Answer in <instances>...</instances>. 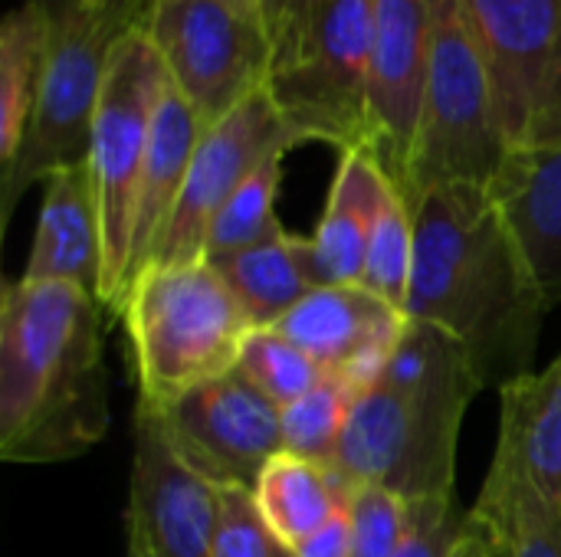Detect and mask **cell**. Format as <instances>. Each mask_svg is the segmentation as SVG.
Masks as SVG:
<instances>
[{"label":"cell","instance_id":"obj_1","mask_svg":"<svg viewBox=\"0 0 561 557\" xmlns=\"http://www.w3.org/2000/svg\"><path fill=\"white\" fill-rule=\"evenodd\" d=\"M414 269L404 315L444 328L483 387L533 374L549 312L536 276L486 187L440 184L414 204Z\"/></svg>","mask_w":561,"mask_h":557},{"label":"cell","instance_id":"obj_2","mask_svg":"<svg viewBox=\"0 0 561 557\" xmlns=\"http://www.w3.org/2000/svg\"><path fill=\"white\" fill-rule=\"evenodd\" d=\"M95 292L16 279L0 299V460L49 466L108 433V371Z\"/></svg>","mask_w":561,"mask_h":557},{"label":"cell","instance_id":"obj_3","mask_svg":"<svg viewBox=\"0 0 561 557\" xmlns=\"http://www.w3.org/2000/svg\"><path fill=\"white\" fill-rule=\"evenodd\" d=\"M480 391L467 351L444 328L408 318L381 378L352 407L332 473L404 502L457 496L460 423Z\"/></svg>","mask_w":561,"mask_h":557},{"label":"cell","instance_id":"obj_4","mask_svg":"<svg viewBox=\"0 0 561 557\" xmlns=\"http://www.w3.org/2000/svg\"><path fill=\"white\" fill-rule=\"evenodd\" d=\"M138 404L164 410L187 391L233 371L256 332L210 263H154L141 269L118 312Z\"/></svg>","mask_w":561,"mask_h":557},{"label":"cell","instance_id":"obj_5","mask_svg":"<svg viewBox=\"0 0 561 557\" xmlns=\"http://www.w3.org/2000/svg\"><path fill=\"white\" fill-rule=\"evenodd\" d=\"M375 0H319L296 43L270 66L266 92L299 144L371 151Z\"/></svg>","mask_w":561,"mask_h":557},{"label":"cell","instance_id":"obj_6","mask_svg":"<svg viewBox=\"0 0 561 557\" xmlns=\"http://www.w3.org/2000/svg\"><path fill=\"white\" fill-rule=\"evenodd\" d=\"M510 148L463 0H427V92L404 200L440 184L493 187Z\"/></svg>","mask_w":561,"mask_h":557},{"label":"cell","instance_id":"obj_7","mask_svg":"<svg viewBox=\"0 0 561 557\" xmlns=\"http://www.w3.org/2000/svg\"><path fill=\"white\" fill-rule=\"evenodd\" d=\"M53 16V43L46 76L10 167L0 171V217H13L26 187L49 174L89 161L92 125L115 39L128 30L122 16L89 0H46Z\"/></svg>","mask_w":561,"mask_h":557},{"label":"cell","instance_id":"obj_8","mask_svg":"<svg viewBox=\"0 0 561 557\" xmlns=\"http://www.w3.org/2000/svg\"><path fill=\"white\" fill-rule=\"evenodd\" d=\"M164 85L168 72L151 39L138 26H128L108 53L99 112L92 125V148L85 161L102 230L99 302L112 315L118 312L128 286L135 194L151 135V115Z\"/></svg>","mask_w":561,"mask_h":557},{"label":"cell","instance_id":"obj_9","mask_svg":"<svg viewBox=\"0 0 561 557\" xmlns=\"http://www.w3.org/2000/svg\"><path fill=\"white\" fill-rule=\"evenodd\" d=\"M135 26L204 128L266 89L273 43L256 10L233 0H148Z\"/></svg>","mask_w":561,"mask_h":557},{"label":"cell","instance_id":"obj_10","mask_svg":"<svg viewBox=\"0 0 561 557\" xmlns=\"http://www.w3.org/2000/svg\"><path fill=\"white\" fill-rule=\"evenodd\" d=\"M513 151L561 141V0H463Z\"/></svg>","mask_w":561,"mask_h":557},{"label":"cell","instance_id":"obj_11","mask_svg":"<svg viewBox=\"0 0 561 557\" xmlns=\"http://www.w3.org/2000/svg\"><path fill=\"white\" fill-rule=\"evenodd\" d=\"M174 453L214 489H253L283 453V410L240 371H227L158 410Z\"/></svg>","mask_w":561,"mask_h":557},{"label":"cell","instance_id":"obj_12","mask_svg":"<svg viewBox=\"0 0 561 557\" xmlns=\"http://www.w3.org/2000/svg\"><path fill=\"white\" fill-rule=\"evenodd\" d=\"M299 148L296 135L279 118L266 89L253 92L227 118L204 128L194 151L181 200L164 230L154 263H201L204 240L224 204L250 181V174L273 154Z\"/></svg>","mask_w":561,"mask_h":557},{"label":"cell","instance_id":"obj_13","mask_svg":"<svg viewBox=\"0 0 561 557\" xmlns=\"http://www.w3.org/2000/svg\"><path fill=\"white\" fill-rule=\"evenodd\" d=\"M217 489L168 443L158 410L138 404L128 479V555L217 557Z\"/></svg>","mask_w":561,"mask_h":557},{"label":"cell","instance_id":"obj_14","mask_svg":"<svg viewBox=\"0 0 561 557\" xmlns=\"http://www.w3.org/2000/svg\"><path fill=\"white\" fill-rule=\"evenodd\" d=\"M427 92V0H375L371 154L408 194Z\"/></svg>","mask_w":561,"mask_h":557},{"label":"cell","instance_id":"obj_15","mask_svg":"<svg viewBox=\"0 0 561 557\" xmlns=\"http://www.w3.org/2000/svg\"><path fill=\"white\" fill-rule=\"evenodd\" d=\"M276 328L325 374L365 394L401 341L408 315L365 286H319Z\"/></svg>","mask_w":561,"mask_h":557},{"label":"cell","instance_id":"obj_16","mask_svg":"<svg viewBox=\"0 0 561 557\" xmlns=\"http://www.w3.org/2000/svg\"><path fill=\"white\" fill-rule=\"evenodd\" d=\"M201 135H204V121L197 118V112L187 105V98L168 79V85L154 105V115H151V135H148L138 194H135L128 286L141 269L151 266V259L164 240V230L181 200ZM128 286H125V292H128Z\"/></svg>","mask_w":561,"mask_h":557},{"label":"cell","instance_id":"obj_17","mask_svg":"<svg viewBox=\"0 0 561 557\" xmlns=\"http://www.w3.org/2000/svg\"><path fill=\"white\" fill-rule=\"evenodd\" d=\"M33 250L20 279L66 282L99 295L102 286V230L89 167H66L43 184Z\"/></svg>","mask_w":561,"mask_h":557},{"label":"cell","instance_id":"obj_18","mask_svg":"<svg viewBox=\"0 0 561 557\" xmlns=\"http://www.w3.org/2000/svg\"><path fill=\"white\" fill-rule=\"evenodd\" d=\"M490 194L496 197L549 309L561 305V141L513 151Z\"/></svg>","mask_w":561,"mask_h":557},{"label":"cell","instance_id":"obj_19","mask_svg":"<svg viewBox=\"0 0 561 557\" xmlns=\"http://www.w3.org/2000/svg\"><path fill=\"white\" fill-rule=\"evenodd\" d=\"M388 171L365 148L342 151L312 243L319 286H362L368 236Z\"/></svg>","mask_w":561,"mask_h":557},{"label":"cell","instance_id":"obj_20","mask_svg":"<svg viewBox=\"0 0 561 557\" xmlns=\"http://www.w3.org/2000/svg\"><path fill=\"white\" fill-rule=\"evenodd\" d=\"M496 557H561V499L549 496L513 456L493 450L480 499L470 509Z\"/></svg>","mask_w":561,"mask_h":557},{"label":"cell","instance_id":"obj_21","mask_svg":"<svg viewBox=\"0 0 561 557\" xmlns=\"http://www.w3.org/2000/svg\"><path fill=\"white\" fill-rule=\"evenodd\" d=\"M207 263V259H204ZM256 328H276L309 292L319 289L309 236L289 230L210 263Z\"/></svg>","mask_w":561,"mask_h":557},{"label":"cell","instance_id":"obj_22","mask_svg":"<svg viewBox=\"0 0 561 557\" xmlns=\"http://www.w3.org/2000/svg\"><path fill=\"white\" fill-rule=\"evenodd\" d=\"M496 450L561 499V351L546 371H533L500 391Z\"/></svg>","mask_w":561,"mask_h":557},{"label":"cell","instance_id":"obj_23","mask_svg":"<svg viewBox=\"0 0 561 557\" xmlns=\"http://www.w3.org/2000/svg\"><path fill=\"white\" fill-rule=\"evenodd\" d=\"M49 43H53V16L46 0H23L3 16L0 26V167H10L43 76H46V59H49Z\"/></svg>","mask_w":561,"mask_h":557},{"label":"cell","instance_id":"obj_24","mask_svg":"<svg viewBox=\"0 0 561 557\" xmlns=\"http://www.w3.org/2000/svg\"><path fill=\"white\" fill-rule=\"evenodd\" d=\"M253 499L263 519L293 548L312 538L329 519L345 509V486L332 466L279 453L273 456L253 483Z\"/></svg>","mask_w":561,"mask_h":557},{"label":"cell","instance_id":"obj_25","mask_svg":"<svg viewBox=\"0 0 561 557\" xmlns=\"http://www.w3.org/2000/svg\"><path fill=\"white\" fill-rule=\"evenodd\" d=\"M283 158L286 154L266 158L250 174V181L214 217L207 240H204V259L207 263L233 256L240 250H250V246L286 230L276 217V197H279V184H283Z\"/></svg>","mask_w":561,"mask_h":557},{"label":"cell","instance_id":"obj_26","mask_svg":"<svg viewBox=\"0 0 561 557\" xmlns=\"http://www.w3.org/2000/svg\"><path fill=\"white\" fill-rule=\"evenodd\" d=\"M411 269H414V210L398 190V184L388 177L381 187L371 236H368L362 286L404 312Z\"/></svg>","mask_w":561,"mask_h":557},{"label":"cell","instance_id":"obj_27","mask_svg":"<svg viewBox=\"0 0 561 557\" xmlns=\"http://www.w3.org/2000/svg\"><path fill=\"white\" fill-rule=\"evenodd\" d=\"M358 394L362 391L348 381L325 374L319 387H312L296 404L283 407V450L332 466Z\"/></svg>","mask_w":561,"mask_h":557},{"label":"cell","instance_id":"obj_28","mask_svg":"<svg viewBox=\"0 0 561 557\" xmlns=\"http://www.w3.org/2000/svg\"><path fill=\"white\" fill-rule=\"evenodd\" d=\"M279 410L322 384L325 371L279 328H256L237 364Z\"/></svg>","mask_w":561,"mask_h":557},{"label":"cell","instance_id":"obj_29","mask_svg":"<svg viewBox=\"0 0 561 557\" xmlns=\"http://www.w3.org/2000/svg\"><path fill=\"white\" fill-rule=\"evenodd\" d=\"M352 557H394L411 525V502L381 486H345Z\"/></svg>","mask_w":561,"mask_h":557},{"label":"cell","instance_id":"obj_30","mask_svg":"<svg viewBox=\"0 0 561 557\" xmlns=\"http://www.w3.org/2000/svg\"><path fill=\"white\" fill-rule=\"evenodd\" d=\"M217 557H299L296 548L276 535L263 519L250 489L220 486L217 489V529H214Z\"/></svg>","mask_w":561,"mask_h":557},{"label":"cell","instance_id":"obj_31","mask_svg":"<svg viewBox=\"0 0 561 557\" xmlns=\"http://www.w3.org/2000/svg\"><path fill=\"white\" fill-rule=\"evenodd\" d=\"M473 519L457 506V496L411 502V525L394 557H457Z\"/></svg>","mask_w":561,"mask_h":557},{"label":"cell","instance_id":"obj_32","mask_svg":"<svg viewBox=\"0 0 561 557\" xmlns=\"http://www.w3.org/2000/svg\"><path fill=\"white\" fill-rule=\"evenodd\" d=\"M316 3L319 0H263V20H266V33L273 43V59L296 43Z\"/></svg>","mask_w":561,"mask_h":557},{"label":"cell","instance_id":"obj_33","mask_svg":"<svg viewBox=\"0 0 561 557\" xmlns=\"http://www.w3.org/2000/svg\"><path fill=\"white\" fill-rule=\"evenodd\" d=\"M299 557H352V532H348V515L345 509L329 519L312 538L296 545Z\"/></svg>","mask_w":561,"mask_h":557},{"label":"cell","instance_id":"obj_34","mask_svg":"<svg viewBox=\"0 0 561 557\" xmlns=\"http://www.w3.org/2000/svg\"><path fill=\"white\" fill-rule=\"evenodd\" d=\"M473 519V515H470ZM457 557H496L493 555V545H490V538H486V532L473 522V529H470V535L463 538V545H460V552Z\"/></svg>","mask_w":561,"mask_h":557},{"label":"cell","instance_id":"obj_35","mask_svg":"<svg viewBox=\"0 0 561 557\" xmlns=\"http://www.w3.org/2000/svg\"><path fill=\"white\" fill-rule=\"evenodd\" d=\"M105 10H112L115 16H122L128 26H135L138 23V16L145 13V7H148V0H99Z\"/></svg>","mask_w":561,"mask_h":557},{"label":"cell","instance_id":"obj_36","mask_svg":"<svg viewBox=\"0 0 561 557\" xmlns=\"http://www.w3.org/2000/svg\"><path fill=\"white\" fill-rule=\"evenodd\" d=\"M233 3H240V7H247V10H256V13H263V0H233Z\"/></svg>","mask_w":561,"mask_h":557},{"label":"cell","instance_id":"obj_37","mask_svg":"<svg viewBox=\"0 0 561 557\" xmlns=\"http://www.w3.org/2000/svg\"><path fill=\"white\" fill-rule=\"evenodd\" d=\"M89 3H99V0H89Z\"/></svg>","mask_w":561,"mask_h":557},{"label":"cell","instance_id":"obj_38","mask_svg":"<svg viewBox=\"0 0 561 557\" xmlns=\"http://www.w3.org/2000/svg\"><path fill=\"white\" fill-rule=\"evenodd\" d=\"M128 557H131V555H128Z\"/></svg>","mask_w":561,"mask_h":557}]
</instances>
